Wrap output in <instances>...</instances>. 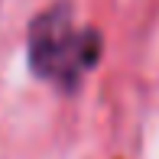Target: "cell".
<instances>
[{
	"mask_svg": "<svg viewBox=\"0 0 159 159\" xmlns=\"http://www.w3.org/2000/svg\"><path fill=\"white\" fill-rule=\"evenodd\" d=\"M98 33L75 26L68 3H52L30 26V62L39 78L55 84H75L98 59Z\"/></svg>",
	"mask_w": 159,
	"mask_h": 159,
	"instance_id": "obj_1",
	"label": "cell"
}]
</instances>
